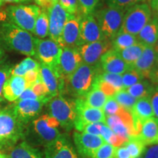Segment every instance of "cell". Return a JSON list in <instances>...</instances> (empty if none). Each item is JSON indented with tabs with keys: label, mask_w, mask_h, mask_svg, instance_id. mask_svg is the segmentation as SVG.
I'll use <instances>...</instances> for the list:
<instances>
[{
	"label": "cell",
	"mask_w": 158,
	"mask_h": 158,
	"mask_svg": "<svg viewBox=\"0 0 158 158\" xmlns=\"http://www.w3.org/2000/svg\"><path fill=\"white\" fill-rule=\"evenodd\" d=\"M0 47L27 56L35 55V37L10 22L0 23Z\"/></svg>",
	"instance_id": "6da1fadb"
},
{
	"label": "cell",
	"mask_w": 158,
	"mask_h": 158,
	"mask_svg": "<svg viewBox=\"0 0 158 158\" xmlns=\"http://www.w3.org/2000/svg\"><path fill=\"white\" fill-rule=\"evenodd\" d=\"M102 71L100 64L82 63L73 73L65 79L64 91L67 90L76 98H84L93 87L96 78Z\"/></svg>",
	"instance_id": "7a4b0ae2"
},
{
	"label": "cell",
	"mask_w": 158,
	"mask_h": 158,
	"mask_svg": "<svg viewBox=\"0 0 158 158\" xmlns=\"http://www.w3.org/2000/svg\"><path fill=\"white\" fill-rule=\"evenodd\" d=\"M23 137V124L13 106L0 109V149L11 148Z\"/></svg>",
	"instance_id": "3957f363"
},
{
	"label": "cell",
	"mask_w": 158,
	"mask_h": 158,
	"mask_svg": "<svg viewBox=\"0 0 158 158\" xmlns=\"http://www.w3.org/2000/svg\"><path fill=\"white\" fill-rule=\"evenodd\" d=\"M47 103L49 115L56 118L60 126L68 131L74 127L76 116L75 101L59 94L50 99Z\"/></svg>",
	"instance_id": "277c9868"
},
{
	"label": "cell",
	"mask_w": 158,
	"mask_h": 158,
	"mask_svg": "<svg viewBox=\"0 0 158 158\" xmlns=\"http://www.w3.org/2000/svg\"><path fill=\"white\" fill-rule=\"evenodd\" d=\"M152 18V9L147 2L138 3L124 13L119 31L137 36Z\"/></svg>",
	"instance_id": "5b68a950"
},
{
	"label": "cell",
	"mask_w": 158,
	"mask_h": 158,
	"mask_svg": "<svg viewBox=\"0 0 158 158\" xmlns=\"http://www.w3.org/2000/svg\"><path fill=\"white\" fill-rule=\"evenodd\" d=\"M39 6L35 5H19L10 6L6 10L10 22L19 28L33 33L37 19L40 13Z\"/></svg>",
	"instance_id": "8992f818"
},
{
	"label": "cell",
	"mask_w": 158,
	"mask_h": 158,
	"mask_svg": "<svg viewBox=\"0 0 158 158\" xmlns=\"http://www.w3.org/2000/svg\"><path fill=\"white\" fill-rule=\"evenodd\" d=\"M124 10L108 7L93 13L106 38L113 39L121 29Z\"/></svg>",
	"instance_id": "52a82bcc"
},
{
	"label": "cell",
	"mask_w": 158,
	"mask_h": 158,
	"mask_svg": "<svg viewBox=\"0 0 158 158\" xmlns=\"http://www.w3.org/2000/svg\"><path fill=\"white\" fill-rule=\"evenodd\" d=\"M106 124L118 136L129 140L138 136L131 113L122 108L117 114L106 116Z\"/></svg>",
	"instance_id": "ba28073f"
},
{
	"label": "cell",
	"mask_w": 158,
	"mask_h": 158,
	"mask_svg": "<svg viewBox=\"0 0 158 158\" xmlns=\"http://www.w3.org/2000/svg\"><path fill=\"white\" fill-rule=\"evenodd\" d=\"M62 52V48L51 39L35 37V56L37 57L40 63L56 69Z\"/></svg>",
	"instance_id": "9c48e42d"
},
{
	"label": "cell",
	"mask_w": 158,
	"mask_h": 158,
	"mask_svg": "<svg viewBox=\"0 0 158 158\" xmlns=\"http://www.w3.org/2000/svg\"><path fill=\"white\" fill-rule=\"evenodd\" d=\"M76 116L74 127L80 132L86 124L95 122L106 123V115L103 110L100 108L90 107L85 103L84 98H76Z\"/></svg>",
	"instance_id": "30bf717a"
},
{
	"label": "cell",
	"mask_w": 158,
	"mask_h": 158,
	"mask_svg": "<svg viewBox=\"0 0 158 158\" xmlns=\"http://www.w3.org/2000/svg\"><path fill=\"white\" fill-rule=\"evenodd\" d=\"M60 126L56 118L44 114L32 122L35 133L45 145L53 142L61 135L58 127Z\"/></svg>",
	"instance_id": "8fae6325"
},
{
	"label": "cell",
	"mask_w": 158,
	"mask_h": 158,
	"mask_svg": "<svg viewBox=\"0 0 158 158\" xmlns=\"http://www.w3.org/2000/svg\"><path fill=\"white\" fill-rule=\"evenodd\" d=\"M111 48V42L108 39L86 43L78 47L83 63L89 65L100 64L101 57Z\"/></svg>",
	"instance_id": "7c38bea8"
},
{
	"label": "cell",
	"mask_w": 158,
	"mask_h": 158,
	"mask_svg": "<svg viewBox=\"0 0 158 158\" xmlns=\"http://www.w3.org/2000/svg\"><path fill=\"white\" fill-rule=\"evenodd\" d=\"M47 10L49 19L48 36L59 45L63 29L70 14L67 13L59 3L53 5Z\"/></svg>",
	"instance_id": "4fadbf2b"
},
{
	"label": "cell",
	"mask_w": 158,
	"mask_h": 158,
	"mask_svg": "<svg viewBox=\"0 0 158 158\" xmlns=\"http://www.w3.org/2000/svg\"><path fill=\"white\" fill-rule=\"evenodd\" d=\"M73 140L78 153L83 157L89 158H93L99 148L106 143L100 135L78 131L73 133Z\"/></svg>",
	"instance_id": "5bb4252c"
},
{
	"label": "cell",
	"mask_w": 158,
	"mask_h": 158,
	"mask_svg": "<svg viewBox=\"0 0 158 158\" xmlns=\"http://www.w3.org/2000/svg\"><path fill=\"white\" fill-rule=\"evenodd\" d=\"M105 37L93 13L81 17L79 42L80 45L86 43L97 42ZM79 45V46H80Z\"/></svg>",
	"instance_id": "9a60e30c"
},
{
	"label": "cell",
	"mask_w": 158,
	"mask_h": 158,
	"mask_svg": "<svg viewBox=\"0 0 158 158\" xmlns=\"http://www.w3.org/2000/svg\"><path fill=\"white\" fill-rule=\"evenodd\" d=\"M39 71L41 80L46 86L51 98L64 93L65 81L56 69L40 63Z\"/></svg>",
	"instance_id": "2e32d148"
},
{
	"label": "cell",
	"mask_w": 158,
	"mask_h": 158,
	"mask_svg": "<svg viewBox=\"0 0 158 158\" xmlns=\"http://www.w3.org/2000/svg\"><path fill=\"white\" fill-rule=\"evenodd\" d=\"M83 63L81 56L77 48H64L59 58L56 70L63 78L67 79Z\"/></svg>",
	"instance_id": "e0dca14e"
},
{
	"label": "cell",
	"mask_w": 158,
	"mask_h": 158,
	"mask_svg": "<svg viewBox=\"0 0 158 158\" xmlns=\"http://www.w3.org/2000/svg\"><path fill=\"white\" fill-rule=\"evenodd\" d=\"M47 102L42 100H18L15 101L13 108L19 119L21 123L25 124L38 116L43 106Z\"/></svg>",
	"instance_id": "ac0fdd59"
},
{
	"label": "cell",
	"mask_w": 158,
	"mask_h": 158,
	"mask_svg": "<svg viewBox=\"0 0 158 158\" xmlns=\"http://www.w3.org/2000/svg\"><path fill=\"white\" fill-rule=\"evenodd\" d=\"M44 155L45 158H78L70 142L62 135L45 145Z\"/></svg>",
	"instance_id": "d6986e66"
},
{
	"label": "cell",
	"mask_w": 158,
	"mask_h": 158,
	"mask_svg": "<svg viewBox=\"0 0 158 158\" xmlns=\"http://www.w3.org/2000/svg\"><path fill=\"white\" fill-rule=\"evenodd\" d=\"M80 17L70 15L63 29L59 45L61 48H77L80 45Z\"/></svg>",
	"instance_id": "ffe728a7"
},
{
	"label": "cell",
	"mask_w": 158,
	"mask_h": 158,
	"mask_svg": "<svg viewBox=\"0 0 158 158\" xmlns=\"http://www.w3.org/2000/svg\"><path fill=\"white\" fill-rule=\"evenodd\" d=\"M130 113L133 116L134 127L138 135L143 122L150 118L155 117L149 97L138 99Z\"/></svg>",
	"instance_id": "44dd1931"
},
{
	"label": "cell",
	"mask_w": 158,
	"mask_h": 158,
	"mask_svg": "<svg viewBox=\"0 0 158 158\" xmlns=\"http://www.w3.org/2000/svg\"><path fill=\"white\" fill-rule=\"evenodd\" d=\"M100 64L103 72L120 75L123 74L130 68L121 58L117 51L113 48L103 54L100 59Z\"/></svg>",
	"instance_id": "7402d4cb"
},
{
	"label": "cell",
	"mask_w": 158,
	"mask_h": 158,
	"mask_svg": "<svg viewBox=\"0 0 158 158\" xmlns=\"http://www.w3.org/2000/svg\"><path fill=\"white\" fill-rule=\"evenodd\" d=\"M157 60V55L153 46L146 45L141 56L133 64V68H135L144 78L148 79L150 72L152 70Z\"/></svg>",
	"instance_id": "603a6c76"
},
{
	"label": "cell",
	"mask_w": 158,
	"mask_h": 158,
	"mask_svg": "<svg viewBox=\"0 0 158 158\" xmlns=\"http://www.w3.org/2000/svg\"><path fill=\"white\" fill-rule=\"evenodd\" d=\"M27 88V83L23 77L10 76L4 84V98L9 102H15Z\"/></svg>",
	"instance_id": "cb8c5ba5"
},
{
	"label": "cell",
	"mask_w": 158,
	"mask_h": 158,
	"mask_svg": "<svg viewBox=\"0 0 158 158\" xmlns=\"http://www.w3.org/2000/svg\"><path fill=\"white\" fill-rule=\"evenodd\" d=\"M138 136L146 146L158 144V118L152 117L143 122Z\"/></svg>",
	"instance_id": "d4e9b609"
},
{
	"label": "cell",
	"mask_w": 158,
	"mask_h": 158,
	"mask_svg": "<svg viewBox=\"0 0 158 158\" xmlns=\"http://www.w3.org/2000/svg\"><path fill=\"white\" fill-rule=\"evenodd\" d=\"M136 37L139 43L153 46L158 40V16L151 18Z\"/></svg>",
	"instance_id": "484cf974"
},
{
	"label": "cell",
	"mask_w": 158,
	"mask_h": 158,
	"mask_svg": "<svg viewBox=\"0 0 158 158\" xmlns=\"http://www.w3.org/2000/svg\"><path fill=\"white\" fill-rule=\"evenodd\" d=\"M9 158H43L41 153L35 148L26 141L13 146L10 148Z\"/></svg>",
	"instance_id": "4316f807"
},
{
	"label": "cell",
	"mask_w": 158,
	"mask_h": 158,
	"mask_svg": "<svg viewBox=\"0 0 158 158\" xmlns=\"http://www.w3.org/2000/svg\"><path fill=\"white\" fill-rule=\"evenodd\" d=\"M155 85L151 83L147 78H143L133 86L126 89V91L135 99H140L146 97H149L152 94Z\"/></svg>",
	"instance_id": "83f0119b"
},
{
	"label": "cell",
	"mask_w": 158,
	"mask_h": 158,
	"mask_svg": "<svg viewBox=\"0 0 158 158\" xmlns=\"http://www.w3.org/2000/svg\"><path fill=\"white\" fill-rule=\"evenodd\" d=\"M146 45L143 43L138 42L131 46L117 51L121 58L130 67H133L136 61L139 59Z\"/></svg>",
	"instance_id": "f1b7e54d"
},
{
	"label": "cell",
	"mask_w": 158,
	"mask_h": 158,
	"mask_svg": "<svg viewBox=\"0 0 158 158\" xmlns=\"http://www.w3.org/2000/svg\"><path fill=\"white\" fill-rule=\"evenodd\" d=\"M110 42H111L112 48L116 51H118L135 44L138 41L135 35L118 31L116 36L110 40Z\"/></svg>",
	"instance_id": "f546056e"
},
{
	"label": "cell",
	"mask_w": 158,
	"mask_h": 158,
	"mask_svg": "<svg viewBox=\"0 0 158 158\" xmlns=\"http://www.w3.org/2000/svg\"><path fill=\"white\" fill-rule=\"evenodd\" d=\"M108 97L94 84L93 87L84 98V102L90 107L102 109Z\"/></svg>",
	"instance_id": "4dcf8cb0"
},
{
	"label": "cell",
	"mask_w": 158,
	"mask_h": 158,
	"mask_svg": "<svg viewBox=\"0 0 158 158\" xmlns=\"http://www.w3.org/2000/svg\"><path fill=\"white\" fill-rule=\"evenodd\" d=\"M49 19L47 10H43L37 17L35 23L33 34L40 39H43L48 36Z\"/></svg>",
	"instance_id": "1f68e13d"
},
{
	"label": "cell",
	"mask_w": 158,
	"mask_h": 158,
	"mask_svg": "<svg viewBox=\"0 0 158 158\" xmlns=\"http://www.w3.org/2000/svg\"><path fill=\"white\" fill-rule=\"evenodd\" d=\"M39 69L40 62L31 58L30 56H28L27 58L21 61L19 64L15 65L14 68H13L11 72V76L23 77L24 75L27 72H29V71L39 70Z\"/></svg>",
	"instance_id": "d6a6232c"
},
{
	"label": "cell",
	"mask_w": 158,
	"mask_h": 158,
	"mask_svg": "<svg viewBox=\"0 0 158 158\" xmlns=\"http://www.w3.org/2000/svg\"><path fill=\"white\" fill-rule=\"evenodd\" d=\"M100 136L103 138L106 143H109L115 147H120L127 141L125 138L116 135L106 123L102 124L100 130Z\"/></svg>",
	"instance_id": "836d02e7"
},
{
	"label": "cell",
	"mask_w": 158,
	"mask_h": 158,
	"mask_svg": "<svg viewBox=\"0 0 158 158\" xmlns=\"http://www.w3.org/2000/svg\"><path fill=\"white\" fill-rule=\"evenodd\" d=\"M124 144L127 148L131 158H137L141 157L146 149V145L140 139L138 136L130 138Z\"/></svg>",
	"instance_id": "e575fe53"
},
{
	"label": "cell",
	"mask_w": 158,
	"mask_h": 158,
	"mask_svg": "<svg viewBox=\"0 0 158 158\" xmlns=\"http://www.w3.org/2000/svg\"><path fill=\"white\" fill-rule=\"evenodd\" d=\"M113 98L115 99L116 102L119 104L120 106L127 110L128 111H131L132 108L135 105L137 99L130 95L125 89L118 91Z\"/></svg>",
	"instance_id": "d590c367"
},
{
	"label": "cell",
	"mask_w": 158,
	"mask_h": 158,
	"mask_svg": "<svg viewBox=\"0 0 158 158\" xmlns=\"http://www.w3.org/2000/svg\"><path fill=\"white\" fill-rule=\"evenodd\" d=\"M122 84H123V89L133 86L140 81L144 78L135 68L130 67L128 70L122 75Z\"/></svg>",
	"instance_id": "8d00e7d4"
},
{
	"label": "cell",
	"mask_w": 158,
	"mask_h": 158,
	"mask_svg": "<svg viewBox=\"0 0 158 158\" xmlns=\"http://www.w3.org/2000/svg\"><path fill=\"white\" fill-rule=\"evenodd\" d=\"M78 11L77 16L82 17L84 15L92 14L98 5L99 0H78Z\"/></svg>",
	"instance_id": "74e56055"
},
{
	"label": "cell",
	"mask_w": 158,
	"mask_h": 158,
	"mask_svg": "<svg viewBox=\"0 0 158 158\" xmlns=\"http://www.w3.org/2000/svg\"><path fill=\"white\" fill-rule=\"evenodd\" d=\"M98 78L102 81L109 83L112 86H114L117 91L123 89L122 75L110 73H106L102 71L99 74Z\"/></svg>",
	"instance_id": "f35d334b"
},
{
	"label": "cell",
	"mask_w": 158,
	"mask_h": 158,
	"mask_svg": "<svg viewBox=\"0 0 158 158\" xmlns=\"http://www.w3.org/2000/svg\"><path fill=\"white\" fill-rule=\"evenodd\" d=\"M30 89L40 100L48 102L49 100L51 99L48 89H47L44 83L42 81L40 77Z\"/></svg>",
	"instance_id": "ab89813d"
},
{
	"label": "cell",
	"mask_w": 158,
	"mask_h": 158,
	"mask_svg": "<svg viewBox=\"0 0 158 158\" xmlns=\"http://www.w3.org/2000/svg\"><path fill=\"white\" fill-rule=\"evenodd\" d=\"M116 147L105 143L98 149L93 158H115Z\"/></svg>",
	"instance_id": "60d3db41"
},
{
	"label": "cell",
	"mask_w": 158,
	"mask_h": 158,
	"mask_svg": "<svg viewBox=\"0 0 158 158\" xmlns=\"http://www.w3.org/2000/svg\"><path fill=\"white\" fill-rule=\"evenodd\" d=\"M146 0H107L108 7H115L123 10H127L138 3L145 2Z\"/></svg>",
	"instance_id": "b9f144b4"
},
{
	"label": "cell",
	"mask_w": 158,
	"mask_h": 158,
	"mask_svg": "<svg viewBox=\"0 0 158 158\" xmlns=\"http://www.w3.org/2000/svg\"><path fill=\"white\" fill-rule=\"evenodd\" d=\"M13 68L8 64H0V102L4 100L3 87L7 78L11 76Z\"/></svg>",
	"instance_id": "7bdbcfd3"
},
{
	"label": "cell",
	"mask_w": 158,
	"mask_h": 158,
	"mask_svg": "<svg viewBox=\"0 0 158 158\" xmlns=\"http://www.w3.org/2000/svg\"><path fill=\"white\" fill-rule=\"evenodd\" d=\"M122 108V106H119V104L116 101L113 97H108L102 108V110L106 116H107L117 114Z\"/></svg>",
	"instance_id": "ee69618b"
},
{
	"label": "cell",
	"mask_w": 158,
	"mask_h": 158,
	"mask_svg": "<svg viewBox=\"0 0 158 158\" xmlns=\"http://www.w3.org/2000/svg\"><path fill=\"white\" fill-rule=\"evenodd\" d=\"M94 84L98 86L99 89L101 91V92H103V93L106 94L108 98V97H114L115 95L116 92H118L114 86H112V85L109 84V83L100 79L98 78V76L96 78L95 81H94Z\"/></svg>",
	"instance_id": "f6af8a7d"
},
{
	"label": "cell",
	"mask_w": 158,
	"mask_h": 158,
	"mask_svg": "<svg viewBox=\"0 0 158 158\" xmlns=\"http://www.w3.org/2000/svg\"><path fill=\"white\" fill-rule=\"evenodd\" d=\"M58 3L69 14L76 15L78 13V0H59Z\"/></svg>",
	"instance_id": "bcb514c9"
},
{
	"label": "cell",
	"mask_w": 158,
	"mask_h": 158,
	"mask_svg": "<svg viewBox=\"0 0 158 158\" xmlns=\"http://www.w3.org/2000/svg\"><path fill=\"white\" fill-rule=\"evenodd\" d=\"M103 124V122H95V123L86 124L82 128L80 132L92 134V135H100V130H101Z\"/></svg>",
	"instance_id": "7dc6e473"
},
{
	"label": "cell",
	"mask_w": 158,
	"mask_h": 158,
	"mask_svg": "<svg viewBox=\"0 0 158 158\" xmlns=\"http://www.w3.org/2000/svg\"><path fill=\"white\" fill-rule=\"evenodd\" d=\"M40 71L39 70H30L27 72L24 75V78L26 83H27V87L31 88L35 84V82L40 78Z\"/></svg>",
	"instance_id": "c3c4849f"
},
{
	"label": "cell",
	"mask_w": 158,
	"mask_h": 158,
	"mask_svg": "<svg viewBox=\"0 0 158 158\" xmlns=\"http://www.w3.org/2000/svg\"><path fill=\"white\" fill-rule=\"evenodd\" d=\"M149 99L154 114H155V117L158 118V86H155L152 94H150Z\"/></svg>",
	"instance_id": "681fc988"
},
{
	"label": "cell",
	"mask_w": 158,
	"mask_h": 158,
	"mask_svg": "<svg viewBox=\"0 0 158 158\" xmlns=\"http://www.w3.org/2000/svg\"><path fill=\"white\" fill-rule=\"evenodd\" d=\"M143 158H158V144L146 148L143 153Z\"/></svg>",
	"instance_id": "f907efd6"
},
{
	"label": "cell",
	"mask_w": 158,
	"mask_h": 158,
	"mask_svg": "<svg viewBox=\"0 0 158 158\" xmlns=\"http://www.w3.org/2000/svg\"><path fill=\"white\" fill-rule=\"evenodd\" d=\"M115 158H131L129 151L124 144L116 147Z\"/></svg>",
	"instance_id": "816d5d0a"
},
{
	"label": "cell",
	"mask_w": 158,
	"mask_h": 158,
	"mask_svg": "<svg viewBox=\"0 0 158 158\" xmlns=\"http://www.w3.org/2000/svg\"><path fill=\"white\" fill-rule=\"evenodd\" d=\"M18 100H40V99L33 92L30 88H27Z\"/></svg>",
	"instance_id": "f5cc1de1"
},
{
	"label": "cell",
	"mask_w": 158,
	"mask_h": 158,
	"mask_svg": "<svg viewBox=\"0 0 158 158\" xmlns=\"http://www.w3.org/2000/svg\"><path fill=\"white\" fill-rule=\"evenodd\" d=\"M149 80L155 86H158V60L154 66L151 72H150Z\"/></svg>",
	"instance_id": "db71d44e"
},
{
	"label": "cell",
	"mask_w": 158,
	"mask_h": 158,
	"mask_svg": "<svg viewBox=\"0 0 158 158\" xmlns=\"http://www.w3.org/2000/svg\"><path fill=\"white\" fill-rule=\"evenodd\" d=\"M34 2L43 10H48L53 5L50 0H34Z\"/></svg>",
	"instance_id": "11a10c76"
},
{
	"label": "cell",
	"mask_w": 158,
	"mask_h": 158,
	"mask_svg": "<svg viewBox=\"0 0 158 158\" xmlns=\"http://www.w3.org/2000/svg\"><path fill=\"white\" fill-rule=\"evenodd\" d=\"M150 7H151L152 11H154L157 15V16H158V1L155 2L152 4H150L149 5Z\"/></svg>",
	"instance_id": "9f6ffc18"
},
{
	"label": "cell",
	"mask_w": 158,
	"mask_h": 158,
	"mask_svg": "<svg viewBox=\"0 0 158 158\" xmlns=\"http://www.w3.org/2000/svg\"><path fill=\"white\" fill-rule=\"evenodd\" d=\"M21 2L20 0H0V7L3 6L5 4L7 3H19Z\"/></svg>",
	"instance_id": "6f0895ef"
},
{
	"label": "cell",
	"mask_w": 158,
	"mask_h": 158,
	"mask_svg": "<svg viewBox=\"0 0 158 158\" xmlns=\"http://www.w3.org/2000/svg\"><path fill=\"white\" fill-rule=\"evenodd\" d=\"M6 19H7V14H6V12L0 10V22H3V21H5Z\"/></svg>",
	"instance_id": "680465c9"
},
{
	"label": "cell",
	"mask_w": 158,
	"mask_h": 158,
	"mask_svg": "<svg viewBox=\"0 0 158 158\" xmlns=\"http://www.w3.org/2000/svg\"><path fill=\"white\" fill-rule=\"evenodd\" d=\"M5 51H4V49L2 48V47H0V63L3 61L4 58H5Z\"/></svg>",
	"instance_id": "91938a15"
},
{
	"label": "cell",
	"mask_w": 158,
	"mask_h": 158,
	"mask_svg": "<svg viewBox=\"0 0 158 158\" xmlns=\"http://www.w3.org/2000/svg\"><path fill=\"white\" fill-rule=\"evenodd\" d=\"M153 48H154V49H155L156 54H157V57H158V40L156 42L155 44L153 45Z\"/></svg>",
	"instance_id": "94428289"
},
{
	"label": "cell",
	"mask_w": 158,
	"mask_h": 158,
	"mask_svg": "<svg viewBox=\"0 0 158 158\" xmlns=\"http://www.w3.org/2000/svg\"><path fill=\"white\" fill-rule=\"evenodd\" d=\"M146 1H147L148 2H149V5H150V4H152L154 2H155L158 1V0H146Z\"/></svg>",
	"instance_id": "6125c7cd"
},
{
	"label": "cell",
	"mask_w": 158,
	"mask_h": 158,
	"mask_svg": "<svg viewBox=\"0 0 158 158\" xmlns=\"http://www.w3.org/2000/svg\"><path fill=\"white\" fill-rule=\"evenodd\" d=\"M0 158H9L7 156H6L5 155H4L2 152H0Z\"/></svg>",
	"instance_id": "be15d7a7"
},
{
	"label": "cell",
	"mask_w": 158,
	"mask_h": 158,
	"mask_svg": "<svg viewBox=\"0 0 158 158\" xmlns=\"http://www.w3.org/2000/svg\"><path fill=\"white\" fill-rule=\"evenodd\" d=\"M51 2V3H52V5H54V4H56L59 2V0H50Z\"/></svg>",
	"instance_id": "e7e4bbea"
},
{
	"label": "cell",
	"mask_w": 158,
	"mask_h": 158,
	"mask_svg": "<svg viewBox=\"0 0 158 158\" xmlns=\"http://www.w3.org/2000/svg\"><path fill=\"white\" fill-rule=\"evenodd\" d=\"M21 2H28L31 1V0H20Z\"/></svg>",
	"instance_id": "03108f58"
},
{
	"label": "cell",
	"mask_w": 158,
	"mask_h": 158,
	"mask_svg": "<svg viewBox=\"0 0 158 158\" xmlns=\"http://www.w3.org/2000/svg\"><path fill=\"white\" fill-rule=\"evenodd\" d=\"M137 158H143V157H141H141H137Z\"/></svg>",
	"instance_id": "003e7915"
}]
</instances>
